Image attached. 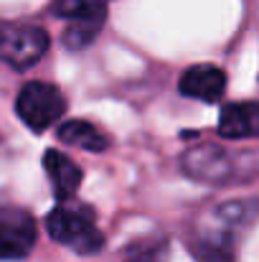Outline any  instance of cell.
<instances>
[{"label":"cell","instance_id":"cell-1","mask_svg":"<svg viewBox=\"0 0 259 262\" xmlns=\"http://www.w3.org/2000/svg\"><path fill=\"white\" fill-rule=\"evenodd\" d=\"M46 229H49L51 239H56L59 245H64L79 255H94L104 245L102 232L94 224V211L84 204L64 201L61 206H56L49 214Z\"/></svg>","mask_w":259,"mask_h":262},{"label":"cell","instance_id":"cell-2","mask_svg":"<svg viewBox=\"0 0 259 262\" xmlns=\"http://www.w3.org/2000/svg\"><path fill=\"white\" fill-rule=\"evenodd\" d=\"M49 49V33L41 26L0 20V61L13 69H31Z\"/></svg>","mask_w":259,"mask_h":262},{"label":"cell","instance_id":"cell-3","mask_svg":"<svg viewBox=\"0 0 259 262\" xmlns=\"http://www.w3.org/2000/svg\"><path fill=\"white\" fill-rule=\"evenodd\" d=\"M51 13L69 20L64 43L69 49H84L97 38L107 18V0H54Z\"/></svg>","mask_w":259,"mask_h":262},{"label":"cell","instance_id":"cell-4","mask_svg":"<svg viewBox=\"0 0 259 262\" xmlns=\"http://www.w3.org/2000/svg\"><path fill=\"white\" fill-rule=\"evenodd\" d=\"M15 110L31 130L43 133L66 112V102L59 87L49 82H28L15 99Z\"/></svg>","mask_w":259,"mask_h":262},{"label":"cell","instance_id":"cell-5","mask_svg":"<svg viewBox=\"0 0 259 262\" xmlns=\"http://www.w3.org/2000/svg\"><path fill=\"white\" fill-rule=\"evenodd\" d=\"M231 153H226L224 148L214 145V143H201L191 150L183 153V171L191 176L193 181H203V183H224L231 171Z\"/></svg>","mask_w":259,"mask_h":262},{"label":"cell","instance_id":"cell-6","mask_svg":"<svg viewBox=\"0 0 259 262\" xmlns=\"http://www.w3.org/2000/svg\"><path fill=\"white\" fill-rule=\"evenodd\" d=\"M36 245V224L31 214L10 209L0 214V260H23Z\"/></svg>","mask_w":259,"mask_h":262},{"label":"cell","instance_id":"cell-7","mask_svg":"<svg viewBox=\"0 0 259 262\" xmlns=\"http://www.w3.org/2000/svg\"><path fill=\"white\" fill-rule=\"evenodd\" d=\"M219 216H221V229H206L201 232L193 242H191V252L198 262H234L237 252H234V237H231V229L229 224H234V219H242L239 216H226L224 206L219 209Z\"/></svg>","mask_w":259,"mask_h":262},{"label":"cell","instance_id":"cell-8","mask_svg":"<svg viewBox=\"0 0 259 262\" xmlns=\"http://www.w3.org/2000/svg\"><path fill=\"white\" fill-rule=\"evenodd\" d=\"M180 94L191 97V99H201V102H219L224 97L226 89V74L219 67L211 64H196L191 67L183 77H180Z\"/></svg>","mask_w":259,"mask_h":262},{"label":"cell","instance_id":"cell-9","mask_svg":"<svg viewBox=\"0 0 259 262\" xmlns=\"http://www.w3.org/2000/svg\"><path fill=\"white\" fill-rule=\"evenodd\" d=\"M257 117L259 112L254 102H234L221 110L216 130L221 138H229V140H249V138H257Z\"/></svg>","mask_w":259,"mask_h":262},{"label":"cell","instance_id":"cell-10","mask_svg":"<svg viewBox=\"0 0 259 262\" xmlns=\"http://www.w3.org/2000/svg\"><path fill=\"white\" fill-rule=\"evenodd\" d=\"M43 168L49 173V181H51V188H54L56 199L69 201L79 191V186H82V168L69 156H64L59 150H46Z\"/></svg>","mask_w":259,"mask_h":262},{"label":"cell","instance_id":"cell-11","mask_svg":"<svg viewBox=\"0 0 259 262\" xmlns=\"http://www.w3.org/2000/svg\"><path fill=\"white\" fill-rule=\"evenodd\" d=\"M59 138L66 143V145H74V148H82L89 153H102L109 148V140L102 130H97L91 122L86 120H69L59 127Z\"/></svg>","mask_w":259,"mask_h":262},{"label":"cell","instance_id":"cell-12","mask_svg":"<svg viewBox=\"0 0 259 262\" xmlns=\"http://www.w3.org/2000/svg\"><path fill=\"white\" fill-rule=\"evenodd\" d=\"M171 260V245L166 237H145L130 245L125 262H168Z\"/></svg>","mask_w":259,"mask_h":262}]
</instances>
